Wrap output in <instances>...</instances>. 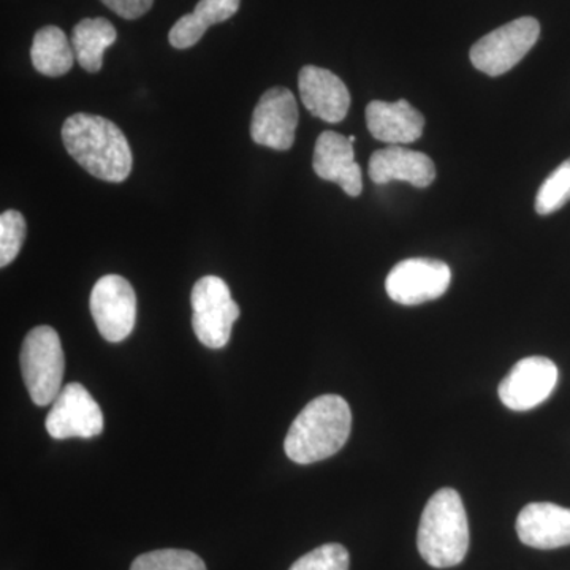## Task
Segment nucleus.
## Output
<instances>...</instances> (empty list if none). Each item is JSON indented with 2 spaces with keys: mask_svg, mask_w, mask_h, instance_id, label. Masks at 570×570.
Here are the masks:
<instances>
[{
  "mask_svg": "<svg viewBox=\"0 0 570 570\" xmlns=\"http://www.w3.org/2000/svg\"><path fill=\"white\" fill-rule=\"evenodd\" d=\"M62 141L67 153L97 179L122 183L132 171V149L126 135L104 116H70L62 126Z\"/></svg>",
  "mask_w": 570,
  "mask_h": 570,
  "instance_id": "obj_1",
  "label": "nucleus"
},
{
  "mask_svg": "<svg viewBox=\"0 0 570 570\" xmlns=\"http://www.w3.org/2000/svg\"><path fill=\"white\" fill-rule=\"evenodd\" d=\"M351 430L347 401L340 395L318 396L292 423L284 441L285 455L298 464L330 459L344 448Z\"/></svg>",
  "mask_w": 570,
  "mask_h": 570,
  "instance_id": "obj_2",
  "label": "nucleus"
},
{
  "mask_svg": "<svg viewBox=\"0 0 570 570\" xmlns=\"http://www.w3.org/2000/svg\"><path fill=\"white\" fill-rule=\"evenodd\" d=\"M417 547L420 557L431 568H453L466 558L469 524L459 491L439 490L426 502L420 519Z\"/></svg>",
  "mask_w": 570,
  "mask_h": 570,
  "instance_id": "obj_3",
  "label": "nucleus"
},
{
  "mask_svg": "<svg viewBox=\"0 0 570 570\" xmlns=\"http://www.w3.org/2000/svg\"><path fill=\"white\" fill-rule=\"evenodd\" d=\"M21 373L37 406H50L61 393L66 358L61 337L51 326H36L21 347Z\"/></svg>",
  "mask_w": 570,
  "mask_h": 570,
  "instance_id": "obj_4",
  "label": "nucleus"
},
{
  "mask_svg": "<svg viewBox=\"0 0 570 570\" xmlns=\"http://www.w3.org/2000/svg\"><path fill=\"white\" fill-rule=\"evenodd\" d=\"M190 303L194 333L198 341L209 348L227 346L239 317V307L232 298L227 283L217 276L202 277L194 285Z\"/></svg>",
  "mask_w": 570,
  "mask_h": 570,
  "instance_id": "obj_5",
  "label": "nucleus"
},
{
  "mask_svg": "<svg viewBox=\"0 0 570 570\" xmlns=\"http://www.w3.org/2000/svg\"><path fill=\"white\" fill-rule=\"evenodd\" d=\"M540 37L535 18L523 17L487 33L471 48L469 58L475 69L490 77L508 73L532 50Z\"/></svg>",
  "mask_w": 570,
  "mask_h": 570,
  "instance_id": "obj_6",
  "label": "nucleus"
},
{
  "mask_svg": "<svg viewBox=\"0 0 570 570\" xmlns=\"http://www.w3.org/2000/svg\"><path fill=\"white\" fill-rule=\"evenodd\" d=\"M452 284V269L436 258H407L393 266L385 288L397 305L417 306L441 298Z\"/></svg>",
  "mask_w": 570,
  "mask_h": 570,
  "instance_id": "obj_7",
  "label": "nucleus"
},
{
  "mask_svg": "<svg viewBox=\"0 0 570 570\" xmlns=\"http://www.w3.org/2000/svg\"><path fill=\"white\" fill-rule=\"evenodd\" d=\"M91 313L100 335L108 343H121L137 321V295L126 277H100L91 292Z\"/></svg>",
  "mask_w": 570,
  "mask_h": 570,
  "instance_id": "obj_8",
  "label": "nucleus"
},
{
  "mask_svg": "<svg viewBox=\"0 0 570 570\" xmlns=\"http://www.w3.org/2000/svg\"><path fill=\"white\" fill-rule=\"evenodd\" d=\"M47 431L51 438L91 439L104 431V414L91 393L81 384H67L48 412Z\"/></svg>",
  "mask_w": 570,
  "mask_h": 570,
  "instance_id": "obj_9",
  "label": "nucleus"
},
{
  "mask_svg": "<svg viewBox=\"0 0 570 570\" xmlns=\"http://www.w3.org/2000/svg\"><path fill=\"white\" fill-rule=\"evenodd\" d=\"M298 121V105L294 92L276 86L258 100L250 121V137L257 145L276 151H288L294 146Z\"/></svg>",
  "mask_w": 570,
  "mask_h": 570,
  "instance_id": "obj_10",
  "label": "nucleus"
},
{
  "mask_svg": "<svg viewBox=\"0 0 570 570\" xmlns=\"http://www.w3.org/2000/svg\"><path fill=\"white\" fill-rule=\"evenodd\" d=\"M558 384V367L546 356L520 360L499 384V400L512 411L538 407L553 393Z\"/></svg>",
  "mask_w": 570,
  "mask_h": 570,
  "instance_id": "obj_11",
  "label": "nucleus"
},
{
  "mask_svg": "<svg viewBox=\"0 0 570 570\" xmlns=\"http://www.w3.org/2000/svg\"><path fill=\"white\" fill-rule=\"evenodd\" d=\"M299 96L311 115L330 124L346 118L351 108V92L333 71L306 66L298 75Z\"/></svg>",
  "mask_w": 570,
  "mask_h": 570,
  "instance_id": "obj_12",
  "label": "nucleus"
},
{
  "mask_svg": "<svg viewBox=\"0 0 570 570\" xmlns=\"http://www.w3.org/2000/svg\"><path fill=\"white\" fill-rule=\"evenodd\" d=\"M313 167L318 178L340 184L351 197L362 194V168L355 163L354 142L344 135L333 130L321 134L314 148Z\"/></svg>",
  "mask_w": 570,
  "mask_h": 570,
  "instance_id": "obj_13",
  "label": "nucleus"
},
{
  "mask_svg": "<svg viewBox=\"0 0 570 570\" xmlns=\"http://www.w3.org/2000/svg\"><path fill=\"white\" fill-rule=\"evenodd\" d=\"M517 534L524 546L539 550L570 546V509L551 502H531L521 509Z\"/></svg>",
  "mask_w": 570,
  "mask_h": 570,
  "instance_id": "obj_14",
  "label": "nucleus"
},
{
  "mask_svg": "<svg viewBox=\"0 0 570 570\" xmlns=\"http://www.w3.org/2000/svg\"><path fill=\"white\" fill-rule=\"evenodd\" d=\"M370 178L376 184L406 181L425 189L436 178V167L426 154L392 145L371 156Z\"/></svg>",
  "mask_w": 570,
  "mask_h": 570,
  "instance_id": "obj_15",
  "label": "nucleus"
},
{
  "mask_svg": "<svg viewBox=\"0 0 570 570\" xmlns=\"http://www.w3.org/2000/svg\"><path fill=\"white\" fill-rule=\"evenodd\" d=\"M367 130L379 141L406 145L417 141L425 129V118L407 100L382 102L373 100L366 107Z\"/></svg>",
  "mask_w": 570,
  "mask_h": 570,
  "instance_id": "obj_16",
  "label": "nucleus"
},
{
  "mask_svg": "<svg viewBox=\"0 0 570 570\" xmlns=\"http://www.w3.org/2000/svg\"><path fill=\"white\" fill-rule=\"evenodd\" d=\"M239 3L242 0H200L193 13L184 14L176 21L168 33V41L176 50L194 47L202 40L208 28L230 20L238 11Z\"/></svg>",
  "mask_w": 570,
  "mask_h": 570,
  "instance_id": "obj_17",
  "label": "nucleus"
},
{
  "mask_svg": "<svg viewBox=\"0 0 570 570\" xmlns=\"http://www.w3.org/2000/svg\"><path fill=\"white\" fill-rule=\"evenodd\" d=\"M118 39L115 26L105 18H86L71 33V47L81 69L97 73L104 66V52Z\"/></svg>",
  "mask_w": 570,
  "mask_h": 570,
  "instance_id": "obj_18",
  "label": "nucleus"
},
{
  "mask_svg": "<svg viewBox=\"0 0 570 570\" xmlns=\"http://www.w3.org/2000/svg\"><path fill=\"white\" fill-rule=\"evenodd\" d=\"M33 67L45 77L58 78L69 73L75 58L73 47L58 26H45L33 37L31 48Z\"/></svg>",
  "mask_w": 570,
  "mask_h": 570,
  "instance_id": "obj_19",
  "label": "nucleus"
},
{
  "mask_svg": "<svg viewBox=\"0 0 570 570\" xmlns=\"http://www.w3.org/2000/svg\"><path fill=\"white\" fill-rule=\"evenodd\" d=\"M570 200V159L550 174L535 195V213L549 216Z\"/></svg>",
  "mask_w": 570,
  "mask_h": 570,
  "instance_id": "obj_20",
  "label": "nucleus"
},
{
  "mask_svg": "<svg viewBox=\"0 0 570 570\" xmlns=\"http://www.w3.org/2000/svg\"><path fill=\"white\" fill-rule=\"evenodd\" d=\"M130 570H206V566L193 551L165 549L140 554Z\"/></svg>",
  "mask_w": 570,
  "mask_h": 570,
  "instance_id": "obj_21",
  "label": "nucleus"
},
{
  "mask_svg": "<svg viewBox=\"0 0 570 570\" xmlns=\"http://www.w3.org/2000/svg\"><path fill=\"white\" fill-rule=\"evenodd\" d=\"M24 216L20 212L9 209L0 216V266L6 268L20 254L22 243L26 239Z\"/></svg>",
  "mask_w": 570,
  "mask_h": 570,
  "instance_id": "obj_22",
  "label": "nucleus"
},
{
  "mask_svg": "<svg viewBox=\"0 0 570 570\" xmlns=\"http://www.w3.org/2000/svg\"><path fill=\"white\" fill-rule=\"evenodd\" d=\"M351 557L341 543H325L298 558L288 570H348Z\"/></svg>",
  "mask_w": 570,
  "mask_h": 570,
  "instance_id": "obj_23",
  "label": "nucleus"
},
{
  "mask_svg": "<svg viewBox=\"0 0 570 570\" xmlns=\"http://www.w3.org/2000/svg\"><path fill=\"white\" fill-rule=\"evenodd\" d=\"M124 20H137L151 10L154 0H100Z\"/></svg>",
  "mask_w": 570,
  "mask_h": 570,
  "instance_id": "obj_24",
  "label": "nucleus"
},
{
  "mask_svg": "<svg viewBox=\"0 0 570 570\" xmlns=\"http://www.w3.org/2000/svg\"><path fill=\"white\" fill-rule=\"evenodd\" d=\"M348 140H351V142H355V137H354V135H352V137H348Z\"/></svg>",
  "mask_w": 570,
  "mask_h": 570,
  "instance_id": "obj_25",
  "label": "nucleus"
}]
</instances>
